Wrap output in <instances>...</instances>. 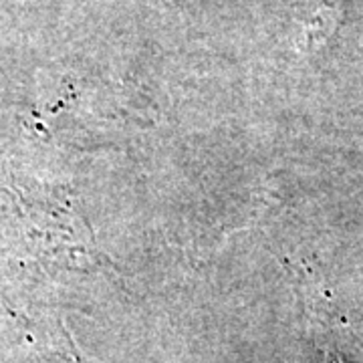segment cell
I'll return each mask as SVG.
<instances>
[{"instance_id": "obj_1", "label": "cell", "mask_w": 363, "mask_h": 363, "mask_svg": "<svg viewBox=\"0 0 363 363\" xmlns=\"http://www.w3.org/2000/svg\"><path fill=\"white\" fill-rule=\"evenodd\" d=\"M331 363H341V362H335V359H331Z\"/></svg>"}]
</instances>
